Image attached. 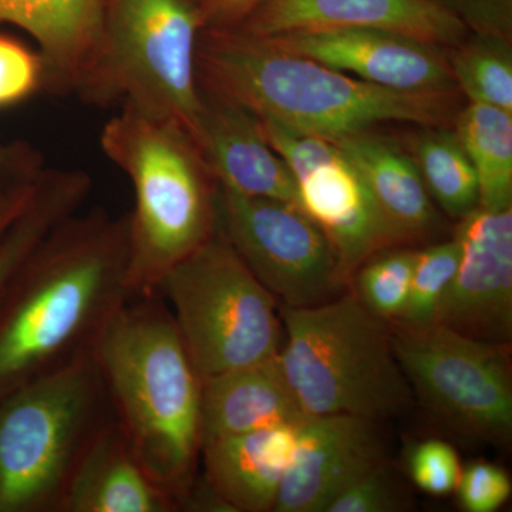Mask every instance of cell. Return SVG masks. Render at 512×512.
<instances>
[{
	"instance_id": "5b68a950",
	"label": "cell",
	"mask_w": 512,
	"mask_h": 512,
	"mask_svg": "<svg viewBox=\"0 0 512 512\" xmlns=\"http://www.w3.org/2000/svg\"><path fill=\"white\" fill-rule=\"evenodd\" d=\"M279 369L305 416L348 414L380 421L412 400L390 328L353 292L311 308L279 306Z\"/></svg>"
},
{
	"instance_id": "e0dca14e",
	"label": "cell",
	"mask_w": 512,
	"mask_h": 512,
	"mask_svg": "<svg viewBox=\"0 0 512 512\" xmlns=\"http://www.w3.org/2000/svg\"><path fill=\"white\" fill-rule=\"evenodd\" d=\"M382 127L333 140L355 165L377 208L403 247L427 244L441 229L440 212L402 138Z\"/></svg>"
},
{
	"instance_id": "d6986e66",
	"label": "cell",
	"mask_w": 512,
	"mask_h": 512,
	"mask_svg": "<svg viewBox=\"0 0 512 512\" xmlns=\"http://www.w3.org/2000/svg\"><path fill=\"white\" fill-rule=\"evenodd\" d=\"M171 498L144 471L114 416L84 451L62 512H171Z\"/></svg>"
},
{
	"instance_id": "8992f818",
	"label": "cell",
	"mask_w": 512,
	"mask_h": 512,
	"mask_svg": "<svg viewBox=\"0 0 512 512\" xmlns=\"http://www.w3.org/2000/svg\"><path fill=\"white\" fill-rule=\"evenodd\" d=\"M113 417L93 353L0 400V512H62L84 451Z\"/></svg>"
},
{
	"instance_id": "277c9868",
	"label": "cell",
	"mask_w": 512,
	"mask_h": 512,
	"mask_svg": "<svg viewBox=\"0 0 512 512\" xmlns=\"http://www.w3.org/2000/svg\"><path fill=\"white\" fill-rule=\"evenodd\" d=\"M100 143L133 184L131 296L160 295L165 275L217 234V181L181 124L133 106L104 126Z\"/></svg>"
},
{
	"instance_id": "ac0fdd59",
	"label": "cell",
	"mask_w": 512,
	"mask_h": 512,
	"mask_svg": "<svg viewBox=\"0 0 512 512\" xmlns=\"http://www.w3.org/2000/svg\"><path fill=\"white\" fill-rule=\"evenodd\" d=\"M302 421L202 444L205 487L225 511L274 510Z\"/></svg>"
},
{
	"instance_id": "7c38bea8",
	"label": "cell",
	"mask_w": 512,
	"mask_h": 512,
	"mask_svg": "<svg viewBox=\"0 0 512 512\" xmlns=\"http://www.w3.org/2000/svg\"><path fill=\"white\" fill-rule=\"evenodd\" d=\"M460 262L434 323L508 345L512 336V208L478 207L457 221Z\"/></svg>"
},
{
	"instance_id": "30bf717a",
	"label": "cell",
	"mask_w": 512,
	"mask_h": 512,
	"mask_svg": "<svg viewBox=\"0 0 512 512\" xmlns=\"http://www.w3.org/2000/svg\"><path fill=\"white\" fill-rule=\"evenodd\" d=\"M218 231L279 306L311 308L346 288L328 238L298 205L218 185Z\"/></svg>"
},
{
	"instance_id": "ba28073f",
	"label": "cell",
	"mask_w": 512,
	"mask_h": 512,
	"mask_svg": "<svg viewBox=\"0 0 512 512\" xmlns=\"http://www.w3.org/2000/svg\"><path fill=\"white\" fill-rule=\"evenodd\" d=\"M201 379L275 359L284 343L279 303L220 231L161 284Z\"/></svg>"
},
{
	"instance_id": "ffe728a7",
	"label": "cell",
	"mask_w": 512,
	"mask_h": 512,
	"mask_svg": "<svg viewBox=\"0 0 512 512\" xmlns=\"http://www.w3.org/2000/svg\"><path fill=\"white\" fill-rule=\"evenodd\" d=\"M275 359L201 379L202 444L305 419Z\"/></svg>"
},
{
	"instance_id": "1f68e13d",
	"label": "cell",
	"mask_w": 512,
	"mask_h": 512,
	"mask_svg": "<svg viewBox=\"0 0 512 512\" xmlns=\"http://www.w3.org/2000/svg\"><path fill=\"white\" fill-rule=\"evenodd\" d=\"M476 35L512 42V0H430Z\"/></svg>"
},
{
	"instance_id": "603a6c76",
	"label": "cell",
	"mask_w": 512,
	"mask_h": 512,
	"mask_svg": "<svg viewBox=\"0 0 512 512\" xmlns=\"http://www.w3.org/2000/svg\"><path fill=\"white\" fill-rule=\"evenodd\" d=\"M402 141L434 204L460 221L480 207L473 163L453 126H412Z\"/></svg>"
},
{
	"instance_id": "4dcf8cb0",
	"label": "cell",
	"mask_w": 512,
	"mask_h": 512,
	"mask_svg": "<svg viewBox=\"0 0 512 512\" xmlns=\"http://www.w3.org/2000/svg\"><path fill=\"white\" fill-rule=\"evenodd\" d=\"M511 480L503 468L485 460L473 461L461 470L456 494L467 512H495L511 495Z\"/></svg>"
},
{
	"instance_id": "7402d4cb",
	"label": "cell",
	"mask_w": 512,
	"mask_h": 512,
	"mask_svg": "<svg viewBox=\"0 0 512 512\" xmlns=\"http://www.w3.org/2000/svg\"><path fill=\"white\" fill-rule=\"evenodd\" d=\"M90 188L83 171L45 170L28 205L0 235V299L40 242L80 210Z\"/></svg>"
},
{
	"instance_id": "7a4b0ae2",
	"label": "cell",
	"mask_w": 512,
	"mask_h": 512,
	"mask_svg": "<svg viewBox=\"0 0 512 512\" xmlns=\"http://www.w3.org/2000/svg\"><path fill=\"white\" fill-rule=\"evenodd\" d=\"M197 74L204 92L330 141L389 124L454 126L466 100L376 86L234 29L202 30Z\"/></svg>"
},
{
	"instance_id": "d4e9b609",
	"label": "cell",
	"mask_w": 512,
	"mask_h": 512,
	"mask_svg": "<svg viewBox=\"0 0 512 512\" xmlns=\"http://www.w3.org/2000/svg\"><path fill=\"white\" fill-rule=\"evenodd\" d=\"M458 92L467 101L490 104L512 113V42L468 33L447 49Z\"/></svg>"
},
{
	"instance_id": "52a82bcc",
	"label": "cell",
	"mask_w": 512,
	"mask_h": 512,
	"mask_svg": "<svg viewBox=\"0 0 512 512\" xmlns=\"http://www.w3.org/2000/svg\"><path fill=\"white\" fill-rule=\"evenodd\" d=\"M194 0H103L99 32L77 86L101 100L181 124L194 134L202 110Z\"/></svg>"
},
{
	"instance_id": "8fae6325",
	"label": "cell",
	"mask_w": 512,
	"mask_h": 512,
	"mask_svg": "<svg viewBox=\"0 0 512 512\" xmlns=\"http://www.w3.org/2000/svg\"><path fill=\"white\" fill-rule=\"evenodd\" d=\"M259 124L295 178L299 210L328 238L346 285L370 256L403 247L362 175L333 141L272 120Z\"/></svg>"
},
{
	"instance_id": "44dd1931",
	"label": "cell",
	"mask_w": 512,
	"mask_h": 512,
	"mask_svg": "<svg viewBox=\"0 0 512 512\" xmlns=\"http://www.w3.org/2000/svg\"><path fill=\"white\" fill-rule=\"evenodd\" d=\"M103 0H0V23H12L39 43L46 83L79 84L100 28Z\"/></svg>"
},
{
	"instance_id": "4fadbf2b",
	"label": "cell",
	"mask_w": 512,
	"mask_h": 512,
	"mask_svg": "<svg viewBox=\"0 0 512 512\" xmlns=\"http://www.w3.org/2000/svg\"><path fill=\"white\" fill-rule=\"evenodd\" d=\"M258 37V36H256ZM272 45L376 86L402 92L458 90L447 49L379 29H335L264 37Z\"/></svg>"
},
{
	"instance_id": "f546056e",
	"label": "cell",
	"mask_w": 512,
	"mask_h": 512,
	"mask_svg": "<svg viewBox=\"0 0 512 512\" xmlns=\"http://www.w3.org/2000/svg\"><path fill=\"white\" fill-rule=\"evenodd\" d=\"M407 467L413 483L434 497L456 493L463 470L456 448L441 440L417 443L410 451Z\"/></svg>"
},
{
	"instance_id": "836d02e7",
	"label": "cell",
	"mask_w": 512,
	"mask_h": 512,
	"mask_svg": "<svg viewBox=\"0 0 512 512\" xmlns=\"http://www.w3.org/2000/svg\"><path fill=\"white\" fill-rule=\"evenodd\" d=\"M42 174L35 178V180L28 181V183L16 185L8 194L0 198V235H2L5 229L12 224V221L18 217L20 212L23 211V208L28 205L30 198L35 194L37 184H39Z\"/></svg>"
},
{
	"instance_id": "83f0119b",
	"label": "cell",
	"mask_w": 512,
	"mask_h": 512,
	"mask_svg": "<svg viewBox=\"0 0 512 512\" xmlns=\"http://www.w3.org/2000/svg\"><path fill=\"white\" fill-rule=\"evenodd\" d=\"M407 507L406 494L382 460L346 487L325 512H397Z\"/></svg>"
},
{
	"instance_id": "5bb4252c",
	"label": "cell",
	"mask_w": 512,
	"mask_h": 512,
	"mask_svg": "<svg viewBox=\"0 0 512 512\" xmlns=\"http://www.w3.org/2000/svg\"><path fill=\"white\" fill-rule=\"evenodd\" d=\"M382 460L376 421L348 414L305 417L272 511L325 512Z\"/></svg>"
},
{
	"instance_id": "cb8c5ba5",
	"label": "cell",
	"mask_w": 512,
	"mask_h": 512,
	"mask_svg": "<svg viewBox=\"0 0 512 512\" xmlns=\"http://www.w3.org/2000/svg\"><path fill=\"white\" fill-rule=\"evenodd\" d=\"M453 127L476 170L480 208H512V113L466 101Z\"/></svg>"
},
{
	"instance_id": "6da1fadb",
	"label": "cell",
	"mask_w": 512,
	"mask_h": 512,
	"mask_svg": "<svg viewBox=\"0 0 512 512\" xmlns=\"http://www.w3.org/2000/svg\"><path fill=\"white\" fill-rule=\"evenodd\" d=\"M128 259V215L101 208L77 211L40 242L9 284L12 299L0 319V392L94 352L131 298Z\"/></svg>"
},
{
	"instance_id": "f1b7e54d",
	"label": "cell",
	"mask_w": 512,
	"mask_h": 512,
	"mask_svg": "<svg viewBox=\"0 0 512 512\" xmlns=\"http://www.w3.org/2000/svg\"><path fill=\"white\" fill-rule=\"evenodd\" d=\"M45 82L42 55L18 40L0 36V109L22 103Z\"/></svg>"
},
{
	"instance_id": "9a60e30c",
	"label": "cell",
	"mask_w": 512,
	"mask_h": 512,
	"mask_svg": "<svg viewBox=\"0 0 512 512\" xmlns=\"http://www.w3.org/2000/svg\"><path fill=\"white\" fill-rule=\"evenodd\" d=\"M335 29L387 30L446 49L470 33L430 0H262L234 28L258 37Z\"/></svg>"
},
{
	"instance_id": "e575fe53",
	"label": "cell",
	"mask_w": 512,
	"mask_h": 512,
	"mask_svg": "<svg viewBox=\"0 0 512 512\" xmlns=\"http://www.w3.org/2000/svg\"><path fill=\"white\" fill-rule=\"evenodd\" d=\"M35 153L18 148L0 146V181L8 174H20L23 177H36L42 173Z\"/></svg>"
},
{
	"instance_id": "484cf974",
	"label": "cell",
	"mask_w": 512,
	"mask_h": 512,
	"mask_svg": "<svg viewBox=\"0 0 512 512\" xmlns=\"http://www.w3.org/2000/svg\"><path fill=\"white\" fill-rule=\"evenodd\" d=\"M416 248L384 249L357 268L349 285L359 302L384 323L402 319L409 301Z\"/></svg>"
},
{
	"instance_id": "2e32d148",
	"label": "cell",
	"mask_w": 512,
	"mask_h": 512,
	"mask_svg": "<svg viewBox=\"0 0 512 512\" xmlns=\"http://www.w3.org/2000/svg\"><path fill=\"white\" fill-rule=\"evenodd\" d=\"M192 138L220 187L296 204L295 178L265 140L251 111L202 90V110Z\"/></svg>"
},
{
	"instance_id": "3957f363",
	"label": "cell",
	"mask_w": 512,
	"mask_h": 512,
	"mask_svg": "<svg viewBox=\"0 0 512 512\" xmlns=\"http://www.w3.org/2000/svg\"><path fill=\"white\" fill-rule=\"evenodd\" d=\"M94 356L138 463L177 510L188 507L201 458V377L163 296H131Z\"/></svg>"
},
{
	"instance_id": "d6a6232c",
	"label": "cell",
	"mask_w": 512,
	"mask_h": 512,
	"mask_svg": "<svg viewBox=\"0 0 512 512\" xmlns=\"http://www.w3.org/2000/svg\"><path fill=\"white\" fill-rule=\"evenodd\" d=\"M262 0H197L202 30L237 28Z\"/></svg>"
},
{
	"instance_id": "d590c367",
	"label": "cell",
	"mask_w": 512,
	"mask_h": 512,
	"mask_svg": "<svg viewBox=\"0 0 512 512\" xmlns=\"http://www.w3.org/2000/svg\"><path fill=\"white\" fill-rule=\"evenodd\" d=\"M194 2H197V0H194Z\"/></svg>"
},
{
	"instance_id": "9c48e42d",
	"label": "cell",
	"mask_w": 512,
	"mask_h": 512,
	"mask_svg": "<svg viewBox=\"0 0 512 512\" xmlns=\"http://www.w3.org/2000/svg\"><path fill=\"white\" fill-rule=\"evenodd\" d=\"M390 335L407 382L430 412L473 439H511L510 343L468 338L439 323H394Z\"/></svg>"
},
{
	"instance_id": "4316f807",
	"label": "cell",
	"mask_w": 512,
	"mask_h": 512,
	"mask_svg": "<svg viewBox=\"0 0 512 512\" xmlns=\"http://www.w3.org/2000/svg\"><path fill=\"white\" fill-rule=\"evenodd\" d=\"M460 247L456 238L416 249L409 301L402 319L393 323L426 326L434 323L437 309L456 275Z\"/></svg>"
}]
</instances>
